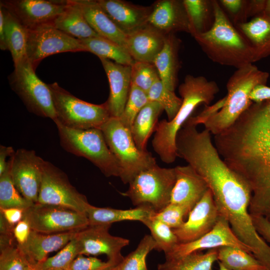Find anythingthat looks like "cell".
<instances>
[{"label":"cell","instance_id":"cell-1","mask_svg":"<svg viewBox=\"0 0 270 270\" xmlns=\"http://www.w3.org/2000/svg\"><path fill=\"white\" fill-rule=\"evenodd\" d=\"M214 140L221 158L250 188V214L270 221V136L237 120Z\"/></svg>","mask_w":270,"mask_h":270},{"label":"cell","instance_id":"cell-2","mask_svg":"<svg viewBox=\"0 0 270 270\" xmlns=\"http://www.w3.org/2000/svg\"><path fill=\"white\" fill-rule=\"evenodd\" d=\"M217 83L204 76L188 74L178 87L182 100L181 106L171 120H163L158 123L152 140L154 152L164 162H174L178 156L176 148L177 134L200 104L209 106L219 92Z\"/></svg>","mask_w":270,"mask_h":270},{"label":"cell","instance_id":"cell-3","mask_svg":"<svg viewBox=\"0 0 270 270\" xmlns=\"http://www.w3.org/2000/svg\"><path fill=\"white\" fill-rule=\"evenodd\" d=\"M214 21L208 32L194 36L206 56L236 69L255 62L253 48L232 24L218 0H214Z\"/></svg>","mask_w":270,"mask_h":270},{"label":"cell","instance_id":"cell-4","mask_svg":"<svg viewBox=\"0 0 270 270\" xmlns=\"http://www.w3.org/2000/svg\"><path fill=\"white\" fill-rule=\"evenodd\" d=\"M269 76L253 64L236 69L226 82L224 104L204 122V128L215 136L232 126L253 103L249 98L252 88L259 84H266Z\"/></svg>","mask_w":270,"mask_h":270},{"label":"cell","instance_id":"cell-5","mask_svg":"<svg viewBox=\"0 0 270 270\" xmlns=\"http://www.w3.org/2000/svg\"><path fill=\"white\" fill-rule=\"evenodd\" d=\"M60 144L66 151L84 157L98 168L106 176L120 177V170L99 128L78 130L55 120Z\"/></svg>","mask_w":270,"mask_h":270},{"label":"cell","instance_id":"cell-6","mask_svg":"<svg viewBox=\"0 0 270 270\" xmlns=\"http://www.w3.org/2000/svg\"><path fill=\"white\" fill-rule=\"evenodd\" d=\"M100 129L118 162L120 170L119 178L124 184H129L140 172L156 164L151 153L136 146L130 130L118 118L111 117Z\"/></svg>","mask_w":270,"mask_h":270},{"label":"cell","instance_id":"cell-7","mask_svg":"<svg viewBox=\"0 0 270 270\" xmlns=\"http://www.w3.org/2000/svg\"><path fill=\"white\" fill-rule=\"evenodd\" d=\"M48 86L56 114V120L62 125L78 130L100 129L111 118L106 102L91 104L76 97L57 82Z\"/></svg>","mask_w":270,"mask_h":270},{"label":"cell","instance_id":"cell-8","mask_svg":"<svg viewBox=\"0 0 270 270\" xmlns=\"http://www.w3.org/2000/svg\"><path fill=\"white\" fill-rule=\"evenodd\" d=\"M175 182L174 168H161L156 164L140 172L122 194L134 206H148L158 212L170 204Z\"/></svg>","mask_w":270,"mask_h":270},{"label":"cell","instance_id":"cell-9","mask_svg":"<svg viewBox=\"0 0 270 270\" xmlns=\"http://www.w3.org/2000/svg\"><path fill=\"white\" fill-rule=\"evenodd\" d=\"M8 79L12 88L29 112L54 122L57 119L50 88L37 76L27 58L14 64Z\"/></svg>","mask_w":270,"mask_h":270},{"label":"cell","instance_id":"cell-10","mask_svg":"<svg viewBox=\"0 0 270 270\" xmlns=\"http://www.w3.org/2000/svg\"><path fill=\"white\" fill-rule=\"evenodd\" d=\"M23 219L31 230L46 234L79 230L89 225L86 214L64 206L40 202L24 210Z\"/></svg>","mask_w":270,"mask_h":270},{"label":"cell","instance_id":"cell-11","mask_svg":"<svg viewBox=\"0 0 270 270\" xmlns=\"http://www.w3.org/2000/svg\"><path fill=\"white\" fill-rule=\"evenodd\" d=\"M38 202L64 206L86 214L91 206L62 170L46 160Z\"/></svg>","mask_w":270,"mask_h":270},{"label":"cell","instance_id":"cell-12","mask_svg":"<svg viewBox=\"0 0 270 270\" xmlns=\"http://www.w3.org/2000/svg\"><path fill=\"white\" fill-rule=\"evenodd\" d=\"M26 58L36 70L44 58L64 52H86L80 40L72 38L52 25L28 29Z\"/></svg>","mask_w":270,"mask_h":270},{"label":"cell","instance_id":"cell-13","mask_svg":"<svg viewBox=\"0 0 270 270\" xmlns=\"http://www.w3.org/2000/svg\"><path fill=\"white\" fill-rule=\"evenodd\" d=\"M44 160L34 150H17L11 158L10 174L21 194L34 203L38 202Z\"/></svg>","mask_w":270,"mask_h":270},{"label":"cell","instance_id":"cell-14","mask_svg":"<svg viewBox=\"0 0 270 270\" xmlns=\"http://www.w3.org/2000/svg\"><path fill=\"white\" fill-rule=\"evenodd\" d=\"M111 224L88 225L78 230L76 234L79 254H106L108 260L120 264L124 257L122 250L129 244L128 239L111 235Z\"/></svg>","mask_w":270,"mask_h":270},{"label":"cell","instance_id":"cell-15","mask_svg":"<svg viewBox=\"0 0 270 270\" xmlns=\"http://www.w3.org/2000/svg\"><path fill=\"white\" fill-rule=\"evenodd\" d=\"M67 4L68 0H1L0 6L12 12L27 29H32L52 25Z\"/></svg>","mask_w":270,"mask_h":270},{"label":"cell","instance_id":"cell-16","mask_svg":"<svg viewBox=\"0 0 270 270\" xmlns=\"http://www.w3.org/2000/svg\"><path fill=\"white\" fill-rule=\"evenodd\" d=\"M224 246L238 248L252 254L250 248L238 238L228 220L220 214L216 224L210 232L194 241L179 243L170 252L165 254L166 260L178 258L205 249Z\"/></svg>","mask_w":270,"mask_h":270},{"label":"cell","instance_id":"cell-17","mask_svg":"<svg viewBox=\"0 0 270 270\" xmlns=\"http://www.w3.org/2000/svg\"><path fill=\"white\" fill-rule=\"evenodd\" d=\"M220 215L209 188L190 212L183 224L172 230L180 243L192 242L210 232L216 224Z\"/></svg>","mask_w":270,"mask_h":270},{"label":"cell","instance_id":"cell-18","mask_svg":"<svg viewBox=\"0 0 270 270\" xmlns=\"http://www.w3.org/2000/svg\"><path fill=\"white\" fill-rule=\"evenodd\" d=\"M176 182L170 203L184 208L188 215L209 189L204 180L190 165L174 168Z\"/></svg>","mask_w":270,"mask_h":270},{"label":"cell","instance_id":"cell-19","mask_svg":"<svg viewBox=\"0 0 270 270\" xmlns=\"http://www.w3.org/2000/svg\"><path fill=\"white\" fill-rule=\"evenodd\" d=\"M100 6L126 35L148 24L152 7L134 4L121 0H98Z\"/></svg>","mask_w":270,"mask_h":270},{"label":"cell","instance_id":"cell-20","mask_svg":"<svg viewBox=\"0 0 270 270\" xmlns=\"http://www.w3.org/2000/svg\"><path fill=\"white\" fill-rule=\"evenodd\" d=\"M107 76L110 88L106 102L111 117L119 118L123 112L131 86V66L100 58Z\"/></svg>","mask_w":270,"mask_h":270},{"label":"cell","instance_id":"cell-21","mask_svg":"<svg viewBox=\"0 0 270 270\" xmlns=\"http://www.w3.org/2000/svg\"><path fill=\"white\" fill-rule=\"evenodd\" d=\"M148 24L164 34L178 32L190 34V26L183 1L160 0L152 6Z\"/></svg>","mask_w":270,"mask_h":270},{"label":"cell","instance_id":"cell-22","mask_svg":"<svg viewBox=\"0 0 270 270\" xmlns=\"http://www.w3.org/2000/svg\"><path fill=\"white\" fill-rule=\"evenodd\" d=\"M78 231L46 234L31 230L26 242L18 246L30 265L35 268L48 258V254L66 246Z\"/></svg>","mask_w":270,"mask_h":270},{"label":"cell","instance_id":"cell-23","mask_svg":"<svg viewBox=\"0 0 270 270\" xmlns=\"http://www.w3.org/2000/svg\"><path fill=\"white\" fill-rule=\"evenodd\" d=\"M126 36V48L134 60L153 64L166 35L148 24Z\"/></svg>","mask_w":270,"mask_h":270},{"label":"cell","instance_id":"cell-24","mask_svg":"<svg viewBox=\"0 0 270 270\" xmlns=\"http://www.w3.org/2000/svg\"><path fill=\"white\" fill-rule=\"evenodd\" d=\"M75 0L88 22L98 35L126 48L127 36L104 11L98 0Z\"/></svg>","mask_w":270,"mask_h":270},{"label":"cell","instance_id":"cell-25","mask_svg":"<svg viewBox=\"0 0 270 270\" xmlns=\"http://www.w3.org/2000/svg\"><path fill=\"white\" fill-rule=\"evenodd\" d=\"M181 40L174 34H167L163 48L153 62L160 80L166 88L174 92L180 67L178 52Z\"/></svg>","mask_w":270,"mask_h":270},{"label":"cell","instance_id":"cell-26","mask_svg":"<svg viewBox=\"0 0 270 270\" xmlns=\"http://www.w3.org/2000/svg\"><path fill=\"white\" fill-rule=\"evenodd\" d=\"M252 46L255 62L270 56V16L264 12L236 26Z\"/></svg>","mask_w":270,"mask_h":270},{"label":"cell","instance_id":"cell-27","mask_svg":"<svg viewBox=\"0 0 270 270\" xmlns=\"http://www.w3.org/2000/svg\"><path fill=\"white\" fill-rule=\"evenodd\" d=\"M52 26L79 40L100 36L90 26L75 0H68L66 8Z\"/></svg>","mask_w":270,"mask_h":270},{"label":"cell","instance_id":"cell-28","mask_svg":"<svg viewBox=\"0 0 270 270\" xmlns=\"http://www.w3.org/2000/svg\"><path fill=\"white\" fill-rule=\"evenodd\" d=\"M156 212L148 206L120 210L91 205L86 212V216L89 225L112 224L114 222L124 220H136L143 223Z\"/></svg>","mask_w":270,"mask_h":270},{"label":"cell","instance_id":"cell-29","mask_svg":"<svg viewBox=\"0 0 270 270\" xmlns=\"http://www.w3.org/2000/svg\"><path fill=\"white\" fill-rule=\"evenodd\" d=\"M163 110L158 102L150 101L136 116L130 132L136 146L140 150H146L148 140L155 130L158 118Z\"/></svg>","mask_w":270,"mask_h":270},{"label":"cell","instance_id":"cell-30","mask_svg":"<svg viewBox=\"0 0 270 270\" xmlns=\"http://www.w3.org/2000/svg\"><path fill=\"white\" fill-rule=\"evenodd\" d=\"M4 19L7 49L12 54L14 64L26 58L28 29L8 10L0 6Z\"/></svg>","mask_w":270,"mask_h":270},{"label":"cell","instance_id":"cell-31","mask_svg":"<svg viewBox=\"0 0 270 270\" xmlns=\"http://www.w3.org/2000/svg\"><path fill=\"white\" fill-rule=\"evenodd\" d=\"M188 16L190 33L196 35L206 32L214 21V0H183Z\"/></svg>","mask_w":270,"mask_h":270},{"label":"cell","instance_id":"cell-32","mask_svg":"<svg viewBox=\"0 0 270 270\" xmlns=\"http://www.w3.org/2000/svg\"><path fill=\"white\" fill-rule=\"evenodd\" d=\"M80 40L86 52L94 54L99 58L128 66H131L134 61L125 48L101 36Z\"/></svg>","mask_w":270,"mask_h":270},{"label":"cell","instance_id":"cell-33","mask_svg":"<svg viewBox=\"0 0 270 270\" xmlns=\"http://www.w3.org/2000/svg\"><path fill=\"white\" fill-rule=\"evenodd\" d=\"M218 248L210 249L206 253L194 252L158 264V270H212L218 260Z\"/></svg>","mask_w":270,"mask_h":270},{"label":"cell","instance_id":"cell-34","mask_svg":"<svg viewBox=\"0 0 270 270\" xmlns=\"http://www.w3.org/2000/svg\"><path fill=\"white\" fill-rule=\"evenodd\" d=\"M218 260L230 270H268L252 254L234 246L218 248Z\"/></svg>","mask_w":270,"mask_h":270},{"label":"cell","instance_id":"cell-35","mask_svg":"<svg viewBox=\"0 0 270 270\" xmlns=\"http://www.w3.org/2000/svg\"><path fill=\"white\" fill-rule=\"evenodd\" d=\"M11 158L7 169L0 176V208L24 210L34 203L24 198L14 184L10 174Z\"/></svg>","mask_w":270,"mask_h":270},{"label":"cell","instance_id":"cell-36","mask_svg":"<svg viewBox=\"0 0 270 270\" xmlns=\"http://www.w3.org/2000/svg\"><path fill=\"white\" fill-rule=\"evenodd\" d=\"M150 230L156 247L155 250L163 251L166 254L180 242L173 230L152 216L142 223Z\"/></svg>","mask_w":270,"mask_h":270},{"label":"cell","instance_id":"cell-37","mask_svg":"<svg viewBox=\"0 0 270 270\" xmlns=\"http://www.w3.org/2000/svg\"><path fill=\"white\" fill-rule=\"evenodd\" d=\"M150 101L158 102L166 114L168 120H172L178 112L182 100L174 92L166 88L160 79L158 80L148 92Z\"/></svg>","mask_w":270,"mask_h":270},{"label":"cell","instance_id":"cell-38","mask_svg":"<svg viewBox=\"0 0 270 270\" xmlns=\"http://www.w3.org/2000/svg\"><path fill=\"white\" fill-rule=\"evenodd\" d=\"M156 247V243L151 235H146L136 250L124 257L118 264L119 270H148L146 258Z\"/></svg>","mask_w":270,"mask_h":270},{"label":"cell","instance_id":"cell-39","mask_svg":"<svg viewBox=\"0 0 270 270\" xmlns=\"http://www.w3.org/2000/svg\"><path fill=\"white\" fill-rule=\"evenodd\" d=\"M149 102L147 92L131 84L126 106L118 118L121 123L130 130L136 116Z\"/></svg>","mask_w":270,"mask_h":270},{"label":"cell","instance_id":"cell-40","mask_svg":"<svg viewBox=\"0 0 270 270\" xmlns=\"http://www.w3.org/2000/svg\"><path fill=\"white\" fill-rule=\"evenodd\" d=\"M79 255V250L75 237L55 256L47 258L35 268L36 270L51 268L68 270L74 260Z\"/></svg>","mask_w":270,"mask_h":270},{"label":"cell","instance_id":"cell-41","mask_svg":"<svg viewBox=\"0 0 270 270\" xmlns=\"http://www.w3.org/2000/svg\"><path fill=\"white\" fill-rule=\"evenodd\" d=\"M160 79L158 73L152 63L134 61L131 65V84L147 92Z\"/></svg>","mask_w":270,"mask_h":270},{"label":"cell","instance_id":"cell-42","mask_svg":"<svg viewBox=\"0 0 270 270\" xmlns=\"http://www.w3.org/2000/svg\"><path fill=\"white\" fill-rule=\"evenodd\" d=\"M30 266L17 243L0 246V270H28Z\"/></svg>","mask_w":270,"mask_h":270},{"label":"cell","instance_id":"cell-43","mask_svg":"<svg viewBox=\"0 0 270 270\" xmlns=\"http://www.w3.org/2000/svg\"><path fill=\"white\" fill-rule=\"evenodd\" d=\"M218 2L235 26L247 22L250 18L249 0H220Z\"/></svg>","mask_w":270,"mask_h":270},{"label":"cell","instance_id":"cell-44","mask_svg":"<svg viewBox=\"0 0 270 270\" xmlns=\"http://www.w3.org/2000/svg\"><path fill=\"white\" fill-rule=\"evenodd\" d=\"M152 216L164 222L172 229L181 226L186 221L188 214L183 208L170 203Z\"/></svg>","mask_w":270,"mask_h":270},{"label":"cell","instance_id":"cell-45","mask_svg":"<svg viewBox=\"0 0 270 270\" xmlns=\"http://www.w3.org/2000/svg\"><path fill=\"white\" fill-rule=\"evenodd\" d=\"M119 264L108 260L103 262L93 256L79 254L72 262L68 270H107Z\"/></svg>","mask_w":270,"mask_h":270},{"label":"cell","instance_id":"cell-46","mask_svg":"<svg viewBox=\"0 0 270 270\" xmlns=\"http://www.w3.org/2000/svg\"><path fill=\"white\" fill-rule=\"evenodd\" d=\"M242 114L256 122H270V100L258 103L253 102Z\"/></svg>","mask_w":270,"mask_h":270},{"label":"cell","instance_id":"cell-47","mask_svg":"<svg viewBox=\"0 0 270 270\" xmlns=\"http://www.w3.org/2000/svg\"><path fill=\"white\" fill-rule=\"evenodd\" d=\"M251 216L257 232L266 242L270 243V221L261 216Z\"/></svg>","mask_w":270,"mask_h":270},{"label":"cell","instance_id":"cell-48","mask_svg":"<svg viewBox=\"0 0 270 270\" xmlns=\"http://www.w3.org/2000/svg\"><path fill=\"white\" fill-rule=\"evenodd\" d=\"M31 229L28 222L22 219L14 228V235L18 244H22L27 240Z\"/></svg>","mask_w":270,"mask_h":270},{"label":"cell","instance_id":"cell-49","mask_svg":"<svg viewBox=\"0 0 270 270\" xmlns=\"http://www.w3.org/2000/svg\"><path fill=\"white\" fill-rule=\"evenodd\" d=\"M249 98L256 103L270 100V87L264 84L256 86L252 90Z\"/></svg>","mask_w":270,"mask_h":270},{"label":"cell","instance_id":"cell-50","mask_svg":"<svg viewBox=\"0 0 270 270\" xmlns=\"http://www.w3.org/2000/svg\"><path fill=\"white\" fill-rule=\"evenodd\" d=\"M238 119L252 128L270 136V122H256L242 114Z\"/></svg>","mask_w":270,"mask_h":270},{"label":"cell","instance_id":"cell-51","mask_svg":"<svg viewBox=\"0 0 270 270\" xmlns=\"http://www.w3.org/2000/svg\"><path fill=\"white\" fill-rule=\"evenodd\" d=\"M0 214L3 215L10 224L14 226L23 219L24 210L18 208H0Z\"/></svg>","mask_w":270,"mask_h":270},{"label":"cell","instance_id":"cell-52","mask_svg":"<svg viewBox=\"0 0 270 270\" xmlns=\"http://www.w3.org/2000/svg\"><path fill=\"white\" fill-rule=\"evenodd\" d=\"M15 152L12 146H0V176L7 169L10 160Z\"/></svg>","mask_w":270,"mask_h":270},{"label":"cell","instance_id":"cell-53","mask_svg":"<svg viewBox=\"0 0 270 270\" xmlns=\"http://www.w3.org/2000/svg\"><path fill=\"white\" fill-rule=\"evenodd\" d=\"M0 48L2 50H8L6 41L4 15L1 8H0Z\"/></svg>","mask_w":270,"mask_h":270},{"label":"cell","instance_id":"cell-54","mask_svg":"<svg viewBox=\"0 0 270 270\" xmlns=\"http://www.w3.org/2000/svg\"><path fill=\"white\" fill-rule=\"evenodd\" d=\"M264 12L270 16V0H266L265 8Z\"/></svg>","mask_w":270,"mask_h":270},{"label":"cell","instance_id":"cell-55","mask_svg":"<svg viewBox=\"0 0 270 270\" xmlns=\"http://www.w3.org/2000/svg\"><path fill=\"white\" fill-rule=\"evenodd\" d=\"M219 270H230L224 267L221 263L218 262Z\"/></svg>","mask_w":270,"mask_h":270},{"label":"cell","instance_id":"cell-56","mask_svg":"<svg viewBox=\"0 0 270 270\" xmlns=\"http://www.w3.org/2000/svg\"><path fill=\"white\" fill-rule=\"evenodd\" d=\"M107 270H119L118 269V264L116 265V266H114L112 268H111Z\"/></svg>","mask_w":270,"mask_h":270},{"label":"cell","instance_id":"cell-57","mask_svg":"<svg viewBox=\"0 0 270 270\" xmlns=\"http://www.w3.org/2000/svg\"><path fill=\"white\" fill-rule=\"evenodd\" d=\"M28 270H36L34 268L30 266Z\"/></svg>","mask_w":270,"mask_h":270},{"label":"cell","instance_id":"cell-58","mask_svg":"<svg viewBox=\"0 0 270 270\" xmlns=\"http://www.w3.org/2000/svg\"><path fill=\"white\" fill-rule=\"evenodd\" d=\"M62 270L57 269V268H51V269H49V270Z\"/></svg>","mask_w":270,"mask_h":270}]
</instances>
